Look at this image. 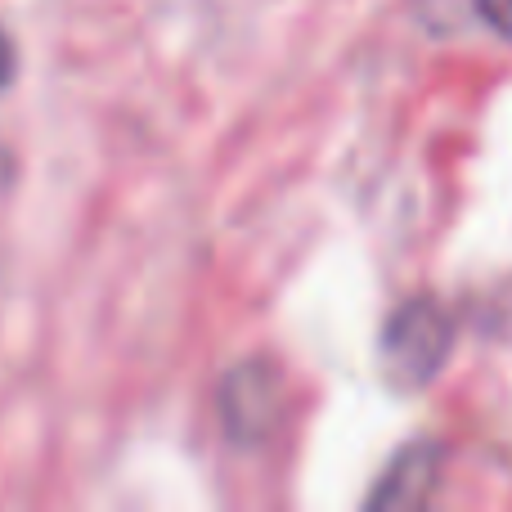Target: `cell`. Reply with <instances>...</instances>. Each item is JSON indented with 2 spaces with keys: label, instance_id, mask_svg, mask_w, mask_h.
I'll list each match as a JSON object with an SVG mask.
<instances>
[{
  "label": "cell",
  "instance_id": "cell-5",
  "mask_svg": "<svg viewBox=\"0 0 512 512\" xmlns=\"http://www.w3.org/2000/svg\"><path fill=\"white\" fill-rule=\"evenodd\" d=\"M18 72V54H14V41H9V32L0 27V90H9V81H14Z\"/></svg>",
  "mask_w": 512,
  "mask_h": 512
},
{
  "label": "cell",
  "instance_id": "cell-1",
  "mask_svg": "<svg viewBox=\"0 0 512 512\" xmlns=\"http://www.w3.org/2000/svg\"><path fill=\"white\" fill-rule=\"evenodd\" d=\"M450 351H454V319L445 315V306L432 297H409L382 324L378 369L391 391L409 396V391L432 387L436 373L450 360Z\"/></svg>",
  "mask_w": 512,
  "mask_h": 512
},
{
  "label": "cell",
  "instance_id": "cell-2",
  "mask_svg": "<svg viewBox=\"0 0 512 512\" xmlns=\"http://www.w3.org/2000/svg\"><path fill=\"white\" fill-rule=\"evenodd\" d=\"M216 405H221L225 436H230L234 445H243V450L265 445L279 432L283 414H288V387H283L279 364L265 360V355L239 360L221 378Z\"/></svg>",
  "mask_w": 512,
  "mask_h": 512
},
{
  "label": "cell",
  "instance_id": "cell-3",
  "mask_svg": "<svg viewBox=\"0 0 512 512\" xmlns=\"http://www.w3.org/2000/svg\"><path fill=\"white\" fill-rule=\"evenodd\" d=\"M441 463H445V445L441 441H414L382 468L378 486L369 490L364 508L369 512H414L427 508L441 486Z\"/></svg>",
  "mask_w": 512,
  "mask_h": 512
},
{
  "label": "cell",
  "instance_id": "cell-4",
  "mask_svg": "<svg viewBox=\"0 0 512 512\" xmlns=\"http://www.w3.org/2000/svg\"><path fill=\"white\" fill-rule=\"evenodd\" d=\"M477 9L504 41H512V0H477Z\"/></svg>",
  "mask_w": 512,
  "mask_h": 512
}]
</instances>
